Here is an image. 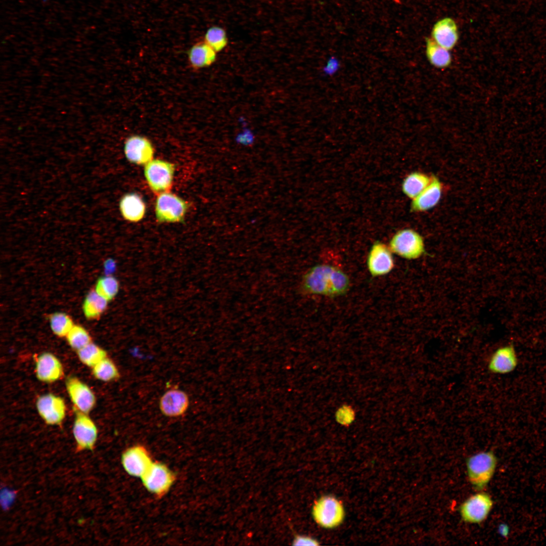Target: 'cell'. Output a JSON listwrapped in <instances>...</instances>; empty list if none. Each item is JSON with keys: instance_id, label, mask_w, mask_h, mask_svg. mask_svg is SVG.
<instances>
[{"instance_id": "f1b7e54d", "label": "cell", "mask_w": 546, "mask_h": 546, "mask_svg": "<svg viewBox=\"0 0 546 546\" xmlns=\"http://www.w3.org/2000/svg\"><path fill=\"white\" fill-rule=\"evenodd\" d=\"M66 337L69 345L76 351L92 342L87 331L79 325H74Z\"/></svg>"}, {"instance_id": "603a6c76", "label": "cell", "mask_w": 546, "mask_h": 546, "mask_svg": "<svg viewBox=\"0 0 546 546\" xmlns=\"http://www.w3.org/2000/svg\"><path fill=\"white\" fill-rule=\"evenodd\" d=\"M432 178L419 172L412 173L404 179L402 189L404 194L413 199L418 196L430 183Z\"/></svg>"}, {"instance_id": "5b68a950", "label": "cell", "mask_w": 546, "mask_h": 546, "mask_svg": "<svg viewBox=\"0 0 546 546\" xmlns=\"http://www.w3.org/2000/svg\"><path fill=\"white\" fill-rule=\"evenodd\" d=\"M389 246L392 252L408 259L419 258L425 250L422 237L411 229L397 232L390 240Z\"/></svg>"}, {"instance_id": "7a4b0ae2", "label": "cell", "mask_w": 546, "mask_h": 546, "mask_svg": "<svg viewBox=\"0 0 546 546\" xmlns=\"http://www.w3.org/2000/svg\"><path fill=\"white\" fill-rule=\"evenodd\" d=\"M497 465V459L490 451L475 453L466 460L468 480L473 487L482 490L492 478Z\"/></svg>"}, {"instance_id": "2e32d148", "label": "cell", "mask_w": 546, "mask_h": 546, "mask_svg": "<svg viewBox=\"0 0 546 546\" xmlns=\"http://www.w3.org/2000/svg\"><path fill=\"white\" fill-rule=\"evenodd\" d=\"M189 403V398L186 393L179 389H172L165 392L161 397L159 408L164 416L176 417L187 411Z\"/></svg>"}, {"instance_id": "8fae6325", "label": "cell", "mask_w": 546, "mask_h": 546, "mask_svg": "<svg viewBox=\"0 0 546 546\" xmlns=\"http://www.w3.org/2000/svg\"><path fill=\"white\" fill-rule=\"evenodd\" d=\"M121 463L129 474L141 478L153 464L149 452L141 445L126 450L122 455Z\"/></svg>"}, {"instance_id": "9c48e42d", "label": "cell", "mask_w": 546, "mask_h": 546, "mask_svg": "<svg viewBox=\"0 0 546 546\" xmlns=\"http://www.w3.org/2000/svg\"><path fill=\"white\" fill-rule=\"evenodd\" d=\"M142 479L147 489L155 494L162 495L169 489L174 476L165 465L153 463Z\"/></svg>"}, {"instance_id": "e0dca14e", "label": "cell", "mask_w": 546, "mask_h": 546, "mask_svg": "<svg viewBox=\"0 0 546 546\" xmlns=\"http://www.w3.org/2000/svg\"><path fill=\"white\" fill-rule=\"evenodd\" d=\"M35 370L37 379L46 383L56 381L63 375L61 362L50 352L42 353L37 357Z\"/></svg>"}, {"instance_id": "7402d4cb", "label": "cell", "mask_w": 546, "mask_h": 546, "mask_svg": "<svg viewBox=\"0 0 546 546\" xmlns=\"http://www.w3.org/2000/svg\"><path fill=\"white\" fill-rule=\"evenodd\" d=\"M448 51L437 44L432 38L426 39V56L433 66L437 68H445L450 65L451 57Z\"/></svg>"}, {"instance_id": "9a60e30c", "label": "cell", "mask_w": 546, "mask_h": 546, "mask_svg": "<svg viewBox=\"0 0 546 546\" xmlns=\"http://www.w3.org/2000/svg\"><path fill=\"white\" fill-rule=\"evenodd\" d=\"M518 359L513 345H509L497 348L491 355L488 363L490 372L494 374H507L517 367Z\"/></svg>"}, {"instance_id": "d4e9b609", "label": "cell", "mask_w": 546, "mask_h": 546, "mask_svg": "<svg viewBox=\"0 0 546 546\" xmlns=\"http://www.w3.org/2000/svg\"><path fill=\"white\" fill-rule=\"evenodd\" d=\"M77 353L80 360L91 368L107 357L105 350L92 342L77 350Z\"/></svg>"}, {"instance_id": "7c38bea8", "label": "cell", "mask_w": 546, "mask_h": 546, "mask_svg": "<svg viewBox=\"0 0 546 546\" xmlns=\"http://www.w3.org/2000/svg\"><path fill=\"white\" fill-rule=\"evenodd\" d=\"M66 387L75 407L88 414L96 403L95 396L91 389L75 377H68L65 382Z\"/></svg>"}, {"instance_id": "484cf974", "label": "cell", "mask_w": 546, "mask_h": 546, "mask_svg": "<svg viewBox=\"0 0 546 546\" xmlns=\"http://www.w3.org/2000/svg\"><path fill=\"white\" fill-rule=\"evenodd\" d=\"M92 372L97 379L105 382L116 380L120 376L115 363L107 357L94 366Z\"/></svg>"}, {"instance_id": "44dd1931", "label": "cell", "mask_w": 546, "mask_h": 546, "mask_svg": "<svg viewBox=\"0 0 546 546\" xmlns=\"http://www.w3.org/2000/svg\"><path fill=\"white\" fill-rule=\"evenodd\" d=\"M216 53L205 41L199 42L194 44L189 50V61L191 65L196 69L208 67L215 61Z\"/></svg>"}, {"instance_id": "1f68e13d", "label": "cell", "mask_w": 546, "mask_h": 546, "mask_svg": "<svg viewBox=\"0 0 546 546\" xmlns=\"http://www.w3.org/2000/svg\"><path fill=\"white\" fill-rule=\"evenodd\" d=\"M318 541L310 537L304 535H297L295 537L293 545H318Z\"/></svg>"}, {"instance_id": "30bf717a", "label": "cell", "mask_w": 546, "mask_h": 546, "mask_svg": "<svg viewBox=\"0 0 546 546\" xmlns=\"http://www.w3.org/2000/svg\"><path fill=\"white\" fill-rule=\"evenodd\" d=\"M38 414L48 425H58L65 417L66 405L60 397L52 393L39 396L36 401Z\"/></svg>"}, {"instance_id": "6da1fadb", "label": "cell", "mask_w": 546, "mask_h": 546, "mask_svg": "<svg viewBox=\"0 0 546 546\" xmlns=\"http://www.w3.org/2000/svg\"><path fill=\"white\" fill-rule=\"evenodd\" d=\"M349 285V279L344 272L326 264L312 267L305 274L302 282V289L304 292L329 296L344 294Z\"/></svg>"}, {"instance_id": "3957f363", "label": "cell", "mask_w": 546, "mask_h": 546, "mask_svg": "<svg viewBox=\"0 0 546 546\" xmlns=\"http://www.w3.org/2000/svg\"><path fill=\"white\" fill-rule=\"evenodd\" d=\"M313 518L320 526L328 529L340 525L345 517L342 503L334 496H323L315 502L312 510Z\"/></svg>"}, {"instance_id": "83f0119b", "label": "cell", "mask_w": 546, "mask_h": 546, "mask_svg": "<svg viewBox=\"0 0 546 546\" xmlns=\"http://www.w3.org/2000/svg\"><path fill=\"white\" fill-rule=\"evenodd\" d=\"M50 323L53 333L61 337H66L74 325L71 318L63 312L53 314L50 316Z\"/></svg>"}, {"instance_id": "ba28073f", "label": "cell", "mask_w": 546, "mask_h": 546, "mask_svg": "<svg viewBox=\"0 0 546 546\" xmlns=\"http://www.w3.org/2000/svg\"><path fill=\"white\" fill-rule=\"evenodd\" d=\"M75 418L73 426V434L76 443V451H93L98 437L97 428L87 416L74 407Z\"/></svg>"}, {"instance_id": "4316f807", "label": "cell", "mask_w": 546, "mask_h": 546, "mask_svg": "<svg viewBox=\"0 0 546 546\" xmlns=\"http://www.w3.org/2000/svg\"><path fill=\"white\" fill-rule=\"evenodd\" d=\"M119 287V285L117 279L112 276L107 275L98 280L95 290L100 295L109 301L117 295Z\"/></svg>"}, {"instance_id": "cb8c5ba5", "label": "cell", "mask_w": 546, "mask_h": 546, "mask_svg": "<svg viewBox=\"0 0 546 546\" xmlns=\"http://www.w3.org/2000/svg\"><path fill=\"white\" fill-rule=\"evenodd\" d=\"M108 301L95 290L89 292L83 303V311L85 317L95 319L101 315L107 308Z\"/></svg>"}, {"instance_id": "4fadbf2b", "label": "cell", "mask_w": 546, "mask_h": 546, "mask_svg": "<svg viewBox=\"0 0 546 546\" xmlns=\"http://www.w3.org/2000/svg\"><path fill=\"white\" fill-rule=\"evenodd\" d=\"M124 151L127 159L138 165H146L153 159L154 154L150 141L139 135L131 136L126 140Z\"/></svg>"}, {"instance_id": "f546056e", "label": "cell", "mask_w": 546, "mask_h": 546, "mask_svg": "<svg viewBox=\"0 0 546 546\" xmlns=\"http://www.w3.org/2000/svg\"><path fill=\"white\" fill-rule=\"evenodd\" d=\"M205 42L216 52L222 50L227 44L225 31L219 27H210L205 33Z\"/></svg>"}, {"instance_id": "5bb4252c", "label": "cell", "mask_w": 546, "mask_h": 546, "mask_svg": "<svg viewBox=\"0 0 546 546\" xmlns=\"http://www.w3.org/2000/svg\"><path fill=\"white\" fill-rule=\"evenodd\" d=\"M367 265L373 276H379L389 273L394 266V260L391 252L386 245L376 242L369 253Z\"/></svg>"}, {"instance_id": "ffe728a7", "label": "cell", "mask_w": 546, "mask_h": 546, "mask_svg": "<svg viewBox=\"0 0 546 546\" xmlns=\"http://www.w3.org/2000/svg\"><path fill=\"white\" fill-rule=\"evenodd\" d=\"M119 208L123 218L130 222H138L144 216L146 205L141 197L135 193L123 196L119 203Z\"/></svg>"}, {"instance_id": "ac0fdd59", "label": "cell", "mask_w": 546, "mask_h": 546, "mask_svg": "<svg viewBox=\"0 0 546 546\" xmlns=\"http://www.w3.org/2000/svg\"><path fill=\"white\" fill-rule=\"evenodd\" d=\"M432 36L434 40L442 48L450 50L457 44L458 38L457 26L450 18H445L434 25Z\"/></svg>"}, {"instance_id": "8992f818", "label": "cell", "mask_w": 546, "mask_h": 546, "mask_svg": "<svg viewBox=\"0 0 546 546\" xmlns=\"http://www.w3.org/2000/svg\"><path fill=\"white\" fill-rule=\"evenodd\" d=\"M175 168L173 164L152 159L144 168V175L150 189L157 193L167 192L171 187Z\"/></svg>"}, {"instance_id": "d6986e66", "label": "cell", "mask_w": 546, "mask_h": 546, "mask_svg": "<svg viewBox=\"0 0 546 546\" xmlns=\"http://www.w3.org/2000/svg\"><path fill=\"white\" fill-rule=\"evenodd\" d=\"M442 191L440 181L432 177L429 185L413 199L411 208L414 211H426L435 206L439 201Z\"/></svg>"}, {"instance_id": "277c9868", "label": "cell", "mask_w": 546, "mask_h": 546, "mask_svg": "<svg viewBox=\"0 0 546 546\" xmlns=\"http://www.w3.org/2000/svg\"><path fill=\"white\" fill-rule=\"evenodd\" d=\"M189 208L188 203L171 193H161L155 203V215L161 222H181Z\"/></svg>"}, {"instance_id": "52a82bcc", "label": "cell", "mask_w": 546, "mask_h": 546, "mask_svg": "<svg viewBox=\"0 0 546 546\" xmlns=\"http://www.w3.org/2000/svg\"><path fill=\"white\" fill-rule=\"evenodd\" d=\"M493 506L490 495L484 492L476 493L469 497L460 506L459 512L465 522L479 524L488 516Z\"/></svg>"}, {"instance_id": "4dcf8cb0", "label": "cell", "mask_w": 546, "mask_h": 546, "mask_svg": "<svg viewBox=\"0 0 546 546\" xmlns=\"http://www.w3.org/2000/svg\"><path fill=\"white\" fill-rule=\"evenodd\" d=\"M340 67V64L338 59L335 57L331 56L323 68L322 72L325 76H331L338 71Z\"/></svg>"}]
</instances>
